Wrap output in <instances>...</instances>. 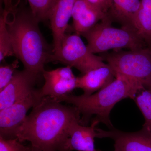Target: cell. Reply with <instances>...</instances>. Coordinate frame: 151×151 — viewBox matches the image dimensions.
Instances as JSON below:
<instances>
[{
  "label": "cell",
  "mask_w": 151,
  "mask_h": 151,
  "mask_svg": "<svg viewBox=\"0 0 151 151\" xmlns=\"http://www.w3.org/2000/svg\"><path fill=\"white\" fill-rule=\"evenodd\" d=\"M81 116L74 106L63 105L44 97L32 108L19 128L17 138L42 151H60L72 125L81 123Z\"/></svg>",
  "instance_id": "1"
},
{
  "label": "cell",
  "mask_w": 151,
  "mask_h": 151,
  "mask_svg": "<svg viewBox=\"0 0 151 151\" xmlns=\"http://www.w3.org/2000/svg\"><path fill=\"white\" fill-rule=\"evenodd\" d=\"M7 9L6 24L14 56L24 69L40 77L53 53L41 32L40 22L30 9L19 7L12 0H4Z\"/></svg>",
  "instance_id": "2"
},
{
  "label": "cell",
  "mask_w": 151,
  "mask_h": 151,
  "mask_svg": "<svg viewBox=\"0 0 151 151\" xmlns=\"http://www.w3.org/2000/svg\"><path fill=\"white\" fill-rule=\"evenodd\" d=\"M144 88L137 81L117 74L111 83L95 94L88 96L69 94L55 100L72 104L77 108L81 114L82 125L85 126L92 116H95L94 120L111 129L114 127L110 120V113L114 106L125 98L134 100L138 91Z\"/></svg>",
  "instance_id": "3"
},
{
  "label": "cell",
  "mask_w": 151,
  "mask_h": 151,
  "mask_svg": "<svg viewBox=\"0 0 151 151\" xmlns=\"http://www.w3.org/2000/svg\"><path fill=\"white\" fill-rule=\"evenodd\" d=\"M108 16L92 29L81 35L87 42V47L94 54L103 53L111 50L127 49L134 50L146 47L147 44L134 29L114 27Z\"/></svg>",
  "instance_id": "4"
},
{
  "label": "cell",
  "mask_w": 151,
  "mask_h": 151,
  "mask_svg": "<svg viewBox=\"0 0 151 151\" xmlns=\"http://www.w3.org/2000/svg\"><path fill=\"white\" fill-rule=\"evenodd\" d=\"M101 55L115 75L124 76L151 91V47L128 51L115 50Z\"/></svg>",
  "instance_id": "5"
},
{
  "label": "cell",
  "mask_w": 151,
  "mask_h": 151,
  "mask_svg": "<svg viewBox=\"0 0 151 151\" xmlns=\"http://www.w3.org/2000/svg\"><path fill=\"white\" fill-rule=\"evenodd\" d=\"M50 62L60 63L73 67L82 74L107 64L102 57L92 53L85 45L80 35L66 33L60 43L59 50L53 53Z\"/></svg>",
  "instance_id": "6"
},
{
  "label": "cell",
  "mask_w": 151,
  "mask_h": 151,
  "mask_svg": "<svg viewBox=\"0 0 151 151\" xmlns=\"http://www.w3.org/2000/svg\"><path fill=\"white\" fill-rule=\"evenodd\" d=\"M42 98L39 89H35L12 105L1 110L0 137L6 139L17 138V133L24 122L28 111Z\"/></svg>",
  "instance_id": "7"
},
{
  "label": "cell",
  "mask_w": 151,
  "mask_h": 151,
  "mask_svg": "<svg viewBox=\"0 0 151 151\" xmlns=\"http://www.w3.org/2000/svg\"><path fill=\"white\" fill-rule=\"evenodd\" d=\"M97 138L113 140L117 151H151V130L142 128L138 132H127L113 127L108 131L97 128Z\"/></svg>",
  "instance_id": "8"
},
{
  "label": "cell",
  "mask_w": 151,
  "mask_h": 151,
  "mask_svg": "<svg viewBox=\"0 0 151 151\" xmlns=\"http://www.w3.org/2000/svg\"><path fill=\"white\" fill-rule=\"evenodd\" d=\"M45 83L39 89L42 97H49L57 99L70 94L76 87L77 77L71 67L66 66L51 70H45L42 73Z\"/></svg>",
  "instance_id": "9"
},
{
  "label": "cell",
  "mask_w": 151,
  "mask_h": 151,
  "mask_svg": "<svg viewBox=\"0 0 151 151\" xmlns=\"http://www.w3.org/2000/svg\"><path fill=\"white\" fill-rule=\"evenodd\" d=\"M39 78L25 69L17 70L10 82L0 91V111L32 93Z\"/></svg>",
  "instance_id": "10"
},
{
  "label": "cell",
  "mask_w": 151,
  "mask_h": 151,
  "mask_svg": "<svg viewBox=\"0 0 151 151\" xmlns=\"http://www.w3.org/2000/svg\"><path fill=\"white\" fill-rule=\"evenodd\" d=\"M99 122L93 120L89 127L76 122L72 125L68 137L60 151H95L94 138H97V126Z\"/></svg>",
  "instance_id": "11"
},
{
  "label": "cell",
  "mask_w": 151,
  "mask_h": 151,
  "mask_svg": "<svg viewBox=\"0 0 151 151\" xmlns=\"http://www.w3.org/2000/svg\"><path fill=\"white\" fill-rule=\"evenodd\" d=\"M76 0H58L50 15L53 37V53L59 50L62 39L66 34L68 23Z\"/></svg>",
  "instance_id": "12"
},
{
  "label": "cell",
  "mask_w": 151,
  "mask_h": 151,
  "mask_svg": "<svg viewBox=\"0 0 151 151\" xmlns=\"http://www.w3.org/2000/svg\"><path fill=\"white\" fill-rule=\"evenodd\" d=\"M107 15L87 0H76L72 12V28L81 35L92 29Z\"/></svg>",
  "instance_id": "13"
},
{
  "label": "cell",
  "mask_w": 151,
  "mask_h": 151,
  "mask_svg": "<svg viewBox=\"0 0 151 151\" xmlns=\"http://www.w3.org/2000/svg\"><path fill=\"white\" fill-rule=\"evenodd\" d=\"M115 78V73L107 64L77 77L76 87L83 90L84 95L88 96L108 86Z\"/></svg>",
  "instance_id": "14"
},
{
  "label": "cell",
  "mask_w": 151,
  "mask_h": 151,
  "mask_svg": "<svg viewBox=\"0 0 151 151\" xmlns=\"http://www.w3.org/2000/svg\"><path fill=\"white\" fill-rule=\"evenodd\" d=\"M140 4L141 0H111L107 15L112 22H117L122 27L136 30L134 22Z\"/></svg>",
  "instance_id": "15"
},
{
  "label": "cell",
  "mask_w": 151,
  "mask_h": 151,
  "mask_svg": "<svg viewBox=\"0 0 151 151\" xmlns=\"http://www.w3.org/2000/svg\"><path fill=\"white\" fill-rule=\"evenodd\" d=\"M134 27L138 35L148 47L151 46V0H141L135 17Z\"/></svg>",
  "instance_id": "16"
},
{
  "label": "cell",
  "mask_w": 151,
  "mask_h": 151,
  "mask_svg": "<svg viewBox=\"0 0 151 151\" xmlns=\"http://www.w3.org/2000/svg\"><path fill=\"white\" fill-rule=\"evenodd\" d=\"M7 9H2L0 17V62H4L9 57L14 56L10 35L6 24Z\"/></svg>",
  "instance_id": "17"
},
{
  "label": "cell",
  "mask_w": 151,
  "mask_h": 151,
  "mask_svg": "<svg viewBox=\"0 0 151 151\" xmlns=\"http://www.w3.org/2000/svg\"><path fill=\"white\" fill-rule=\"evenodd\" d=\"M134 100L145 118L142 128L151 130V91L142 88L137 92Z\"/></svg>",
  "instance_id": "18"
},
{
  "label": "cell",
  "mask_w": 151,
  "mask_h": 151,
  "mask_svg": "<svg viewBox=\"0 0 151 151\" xmlns=\"http://www.w3.org/2000/svg\"><path fill=\"white\" fill-rule=\"evenodd\" d=\"M29 8L40 22L49 19L58 0H27Z\"/></svg>",
  "instance_id": "19"
},
{
  "label": "cell",
  "mask_w": 151,
  "mask_h": 151,
  "mask_svg": "<svg viewBox=\"0 0 151 151\" xmlns=\"http://www.w3.org/2000/svg\"><path fill=\"white\" fill-rule=\"evenodd\" d=\"M19 60L11 63H1L0 66V91L10 82L19 67Z\"/></svg>",
  "instance_id": "20"
},
{
  "label": "cell",
  "mask_w": 151,
  "mask_h": 151,
  "mask_svg": "<svg viewBox=\"0 0 151 151\" xmlns=\"http://www.w3.org/2000/svg\"><path fill=\"white\" fill-rule=\"evenodd\" d=\"M31 149V145H24L17 138L6 139L0 137V151H30Z\"/></svg>",
  "instance_id": "21"
},
{
  "label": "cell",
  "mask_w": 151,
  "mask_h": 151,
  "mask_svg": "<svg viewBox=\"0 0 151 151\" xmlns=\"http://www.w3.org/2000/svg\"><path fill=\"white\" fill-rule=\"evenodd\" d=\"M92 5L94 6L104 13L107 14L111 5V0H87Z\"/></svg>",
  "instance_id": "22"
},
{
  "label": "cell",
  "mask_w": 151,
  "mask_h": 151,
  "mask_svg": "<svg viewBox=\"0 0 151 151\" xmlns=\"http://www.w3.org/2000/svg\"><path fill=\"white\" fill-rule=\"evenodd\" d=\"M31 150L30 151H42L41 150L35 147H32V146L31 145Z\"/></svg>",
  "instance_id": "23"
},
{
  "label": "cell",
  "mask_w": 151,
  "mask_h": 151,
  "mask_svg": "<svg viewBox=\"0 0 151 151\" xmlns=\"http://www.w3.org/2000/svg\"><path fill=\"white\" fill-rule=\"evenodd\" d=\"M95 151H98V150H95ZM114 151H117L116 150H114Z\"/></svg>",
  "instance_id": "24"
},
{
  "label": "cell",
  "mask_w": 151,
  "mask_h": 151,
  "mask_svg": "<svg viewBox=\"0 0 151 151\" xmlns=\"http://www.w3.org/2000/svg\"></svg>",
  "instance_id": "25"
}]
</instances>
